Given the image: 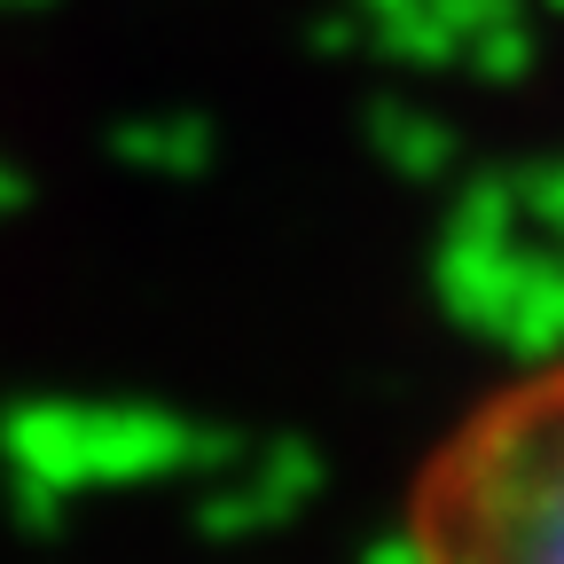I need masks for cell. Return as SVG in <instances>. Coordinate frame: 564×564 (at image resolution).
<instances>
[{"instance_id":"obj_1","label":"cell","mask_w":564,"mask_h":564,"mask_svg":"<svg viewBox=\"0 0 564 564\" xmlns=\"http://www.w3.org/2000/svg\"><path fill=\"white\" fill-rule=\"evenodd\" d=\"M408 564H564V361L470 400L408 486Z\"/></svg>"}]
</instances>
